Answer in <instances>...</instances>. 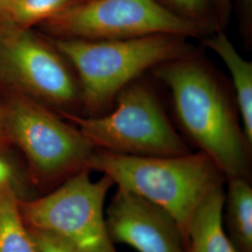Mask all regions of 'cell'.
Instances as JSON below:
<instances>
[{"instance_id": "obj_1", "label": "cell", "mask_w": 252, "mask_h": 252, "mask_svg": "<svg viewBox=\"0 0 252 252\" xmlns=\"http://www.w3.org/2000/svg\"><path fill=\"white\" fill-rule=\"evenodd\" d=\"M152 70L170 91L180 126L200 152L211 158L226 179H249L252 145L216 73L192 53Z\"/></svg>"}, {"instance_id": "obj_2", "label": "cell", "mask_w": 252, "mask_h": 252, "mask_svg": "<svg viewBox=\"0 0 252 252\" xmlns=\"http://www.w3.org/2000/svg\"><path fill=\"white\" fill-rule=\"evenodd\" d=\"M119 188L162 207L181 229L185 246L189 221L207 194L222 186L225 176L202 152L180 156H131L95 149L87 162Z\"/></svg>"}, {"instance_id": "obj_3", "label": "cell", "mask_w": 252, "mask_h": 252, "mask_svg": "<svg viewBox=\"0 0 252 252\" xmlns=\"http://www.w3.org/2000/svg\"><path fill=\"white\" fill-rule=\"evenodd\" d=\"M186 37L156 34L123 39L56 38L54 48L72 64L88 116L112 107L118 93L145 71L192 53Z\"/></svg>"}, {"instance_id": "obj_4", "label": "cell", "mask_w": 252, "mask_h": 252, "mask_svg": "<svg viewBox=\"0 0 252 252\" xmlns=\"http://www.w3.org/2000/svg\"><path fill=\"white\" fill-rule=\"evenodd\" d=\"M108 114L81 117L61 111L94 149L131 156H180L190 153L155 92L141 78L118 93Z\"/></svg>"}, {"instance_id": "obj_5", "label": "cell", "mask_w": 252, "mask_h": 252, "mask_svg": "<svg viewBox=\"0 0 252 252\" xmlns=\"http://www.w3.org/2000/svg\"><path fill=\"white\" fill-rule=\"evenodd\" d=\"M84 168L40 198L20 201L27 225L62 239L79 252H117L108 234L105 204L114 182L107 175L92 180Z\"/></svg>"}, {"instance_id": "obj_6", "label": "cell", "mask_w": 252, "mask_h": 252, "mask_svg": "<svg viewBox=\"0 0 252 252\" xmlns=\"http://www.w3.org/2000/svg\"><path fill=\"white\" fill-rule=\"evenodd\" d=\"M59 38L123 39L156 34L207 36L159 0H84L46 21Z\"/></svg>"}, {"instance_id": "obj_7", "label": "cell", "mask_w": 252, "mask_h": 252, "mask_svg": "<svg viewBox=\"0 0 252 252\" xmlns=\"http://www.w3.org/2000/svg\"><path fill=\"white\" fill-rule=\"evenodd\" d=\"M6 126L36 175L46 181L69 178L86 168L95 150L76 126L67 125L36 101L12 103Z\"/></svg>"}, {"instance_id": "obj_8", "label": "cell", "mask_w": 252, "mask_h": 252, "mask_svg": "<svg viewBox=\"0 0 252 252\" xmlns=\"http://www.w3.org/2000/svg\"><path fill=\"white\" fill-rule=\"evenodd\" d=\"M0 77L54 107L68 108L81 100L80 83L62 54L27 29H0Z\"/></svg>"}, {"instance_id": "obj_9", "label": "cell", "mask_w": 252, "mask_h": 252, "mask_svg": "<svg viewBox=\"0 0 252 252\" xmlns=\"http://www.w3.org/2000/svg\"><path fill=\"white\" fill-rule=\"evenodd\" d=\"M108 234L114 244L137 252H184L185 240L176 220L162 207L117 187L105 210Z\"/></svg>"}, {"instance_id": "obj_10", "label": "cell", "mask_w": 252, "mask_h": 252, "mask_svg": "<svg viewBox=\"0 0 252 252\" xmlns=\"http://www.w3.org/2000/svg\"><path fill=\"white\" fill-rule=\"evenodd\" d=\"M224 197L222 185L199 205L189 221L184 252H236L223 225Z\"/></svg>"}, {"instance_id": "obj_11", "label": "cell", "mask_w": 252, "mask_h": 252, "mask_svg": "<svg viewBox=\"0 0 252 252\" xmlns=\"http://www.w3.org/2000/svg\"><path fill=\"white\" fill-rule=\"evenodd\" d=\"M204 43L220 57L231 75L235 102L242 120L244 134L252 144V63L237 52L223 30H218L203 39Z\"/></svg>"}, {"instance_id": "obj_12", "label": "cell", "mask_w": 252, "mask_h": 252, "mask_svg": "<svg viewBox=\"0 0 252 252\" xmlns=\"http://www.w3.org/2000/svg\"><path fill=\"white\" fill-rule=\"evenodd\" d=\"M223 225L236 252H252V188L249 179L228 178Z\"/></svg>"}, {"instance_id": "obj_13", "label": "cell", "mask_w": 252, "mask_h": 252, "mask_svg": "<svg viewBox=\"0 0 252 252\" xmlns=\"http://www.w3.org/2000/svg\"><path fill=\"white\" fill-rule=\"evenodd\" d=\"M0 252H39L13 187L0 189Z\"/></svg>"}, {"instance_id": "obj_14", "label": "cell", "mask_w": 252, "mask_h": 252, "mask_svg": "<svg viewBox=\"0 0 252 252\" xmlns=\"http://www.w3.org/2000/svg\"><path fill=\"white\" fill-rule=\"evenodd\" d=\"M72 4L74 0H7L0 7V17L8 26L27 29L53 18Z\"/></svg>"}, {"instance_id": "obj_15", "label": "cell", "mask_w": 252, "mask_h": 252, "mask_svg": "<svg viewBox=\"0 0 252 252\" xmlns=\"http://www.w3.org/2000/svg\"><path fill=\"white\" fill-rule=\"evenodd\" d=\"M174 13L202 28L207 36L220 30L211 0H159Z\"/></svg>"}, {"instance_id": "obj_16", "label": "cell", "mask_w": 252, "mask_h": 252, "mask_svg": "<svg viewBox=\"0 0 252 252\" xmlns=\"http://www.w3.org/2000/svg\"><path fill=\"white\" fill-rule=\"evenodd\" d=\"M31 232L35 237L39 252H79L53 234L35 230H31Z\"/></svg>"}, {"instance_id": "obj_17", "label": "cell", "mask_w": 252, "mask_h": 252, "mask_svg": "<svg viewBox=\"0 0 252 252\" xmlns=\"http://www.w3.org/2000/svg\"><path fill=\"white\" fill-rule=\"evenodd\" d=\"M237 6L244 39L248 44H251L252 41V0H237Z\"/></svg>"}, {"instance_id": "obj_18", "label": "cell", "mask_w": 252, "mask_h": 252, "mask_svg": "<svg viewBox=\"0 0 252 252\" xmlns=\"http://www.w3.org/2000/svg\"><path fill=\"white\" fill-rule=\"evenodd\" d=\"M220 30L227 26L232 9V0H211Z\"/></svg>"}, {"instance_id": "obj_19", "label": "cell", "mask_w": 252, "mask_h": 252, "mask_svg": "<svg viewBox=\"0 0 252 252\" xmlns=\"http://www.w3.org/2000/svg\"><path fill=\"white\" fill-rule=\"evenodd\" d=\"M15 180L14 170L11 164L0 155V189L13 186Z\"/></svg>"}, {"instance_id": "obj_20", "label": "cell", "mask_w": 252, "mask_h": 252, "mask_svg": "<svg viewBox=\"0 0 252 252\" xmlns=\"http://www.w3.org/2000/svg\"><path fill=\"white\" fill-rule=\"evenodd\" d=\"M6 1H7V0H0V7H1V6H2Z\"/></svg>"}, {"instance_id": "obj_21", "label": "cell", "mask_w": 252, "mask_h": 252, "mask_svg": "<svg viewBox=\"0 0 252 252\" xmlns=\"http://www.w3.org/2000/svg\"><path fill=\"white\" fill-rule=\"evenodd\" d=\"M81 1H84V0H74L75 3H78V2H81Z\"/></svg>"}]
</instances>
